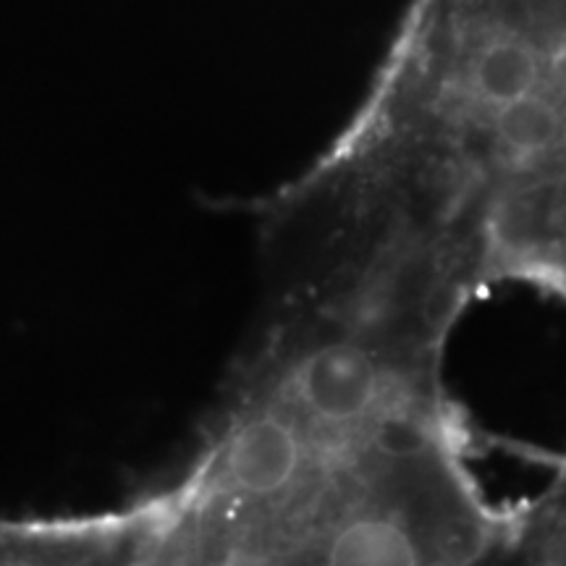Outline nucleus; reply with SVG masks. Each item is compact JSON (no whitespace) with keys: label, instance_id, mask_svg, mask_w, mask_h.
<instances>
[{"label":"nucleus","instance_id":"obj_2","mask_svg":"<svg viewBox=\"0 0 566 566\" xmlns=\"http://www.w3.org/2000/svg\"><path fill=\"white\" fill-rule=\"evenodd\" d=\"M546 250H548V258L556 260L554 265L562 268V273L566 275V226H564L562 231L556 233V237H551V239L546 237V239H543V242H537V244L533 247V252L527 254L525 263H522V265H530V263H533V260L537 258V254L546 252ZM522 265H520V268H522Z\"/></svg>","mask_w":566,"mask_h":566},{"label":"nucleus","instance_id":"obj_1","mask_svg":"<svg viewBox=\"0 0 566 566\" xmlns=\"http://www.w3.org/2000/svg\"><path fill=\"white\" fill-rule=\"evenodd\" d=\"M441 334L281 300L174 485L101 520L108 556L195 564H472L480 504L441 394Z\"/></svg>","mask_w":566,"mask_h":566}]
</instances>
